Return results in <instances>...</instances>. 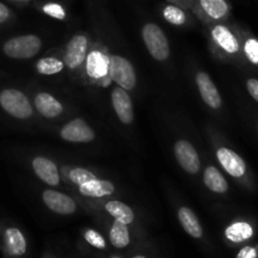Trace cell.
Segmentation results:
<instances>
[{
  "instance_id": "obj_31",
  "label": "cell",
  "mask_w": 258,
  "mask_h": 258,
  "mask_svg": "<svg viewBox=\"0 0 258 258\" xmlns=\"http://www.w3.org/2000/svg\"><path fill=\"white\" fill-rule=\"evenodd\" d=\"M257 257V252L256 249L252 248V247H244L239 251L238 256L237 258H256Z\"/></svg>"
},
{
  "instance_id": "obj_36",
  "label": "cell",
  "mask_w": 258,
  "mask_h": 258,
  "mask_svg": "<svg viewBox=\"0 0 258 258\" xmlns=\"http://www.w3.org/2000/svg\"><path fill=\"white\" fill-rule=\"evenodd\" d=\"M111 258H120V257H111Z\"/></svg>"
},
{
  "instance_id": "obj_28",
  "label": "cell",
  "mask_w": 258,
  "mask_h": 258,
  "mask_svg": "<svg viewBox=\"0 0 258 258\" xmlns=\"http://www.w3.org/2000/svg\"><path fill=\"white\" fill-rule=\"evenodd\" d=\"M85 238H86V241L91 244V246L96 247V248L103 249L106 247V242H105V239H103V237L101 236L98 232L93 231V229H88V231L86 232Z\"/></svg>"
},
{
  "instance_id": "obj_5",
  "label": "cell",
  "mask_w": 258,
  "mask_h": 258,
  "mask_svg": "<svg viewBox=\"0 0 258 258\" xmlns=\"http://www.w3.org/2000/svg\"><path fill=\"white\" fill-rule=\"evenodd\" d=\"M174 151H175L176 160L184 170L190 174L198 173L201 169V161H199L198 153L190 143L185 140H179L175 144Z\"/></svg>"
},
{
  "instance_id": "obj_20",
  "label": "cell",
  "mask_w": 258,
  "mask_h": 258,
  "mask_svg": "<svg viewBox=\"0 0 258 258\" xmlns=\"http://www.w3.org/2000/svg\"><path fill=\"white\" fill-rule=\"evenodd\" d=\"M202 10L212 19H222L228 14L226 0H199Z\"/></svg>"
},
{
  "instance_id": "obj_15",
  "label": "cell",
  "mask_w": 258,
  "mask_h": 258,
  "mask_svg": "<svg viewBox=\"0 0 258 258\" xmlns=\"http://www.w3.org/2000/svg\"><path fill=\"white\" fill-rule=\"evenodd\" d=\"M86 59H87V62H86V70H87V73L91 77L101 80V78L107 75L108 60L102 53L97 52V50L91 52Z\"/></svg>"
},
{
  "instance_id": "obj_17",
  "label": "cell",
  "mask_w": 258,
  "mask_h": 258,
  "mask_svg": "<svg viewBox=\"0 0 258 258\" xmlns=\"http://www.w3.org/2000/svg\"><path fill=\"white\" fill-rule=\"evenodd\" d=\"M212 35H213L217 44L221 45L226 52L228 53L238 52L239 49L238 40L234 38V35L232 34L231 30H229L228 28L223 27V25H217V27H214L213 32H212Z\"/></svg>"
},
{
  "instance_id": "obj_9",
  "label": "cell",
  "mask_w": 258,
  "mask_h": 258,
  "mask_svg": "<svg viewBox=\"0 0 258 258\" xmlns=\"http://www.w3.org/2000/svg\"><path fill=\"white\" fill-rule=\"evenodd\" d=\"M43 202L50 211L63 216L72 214L76 211V203L73 199L59 191L45 190L43 193Z\"/></svg>"
},
{
  "instance_id": "obj_16",
  "label": "cell",
  "mask_w": 258,
  "mask_h": 258,
  "mask_svg": "<svg viewBox=\"0 0 258 258\" xmlns=\"http://www.w3.org/2000/svg\"><path fill=\"white\" fill-rule=\"evenodd\" d=\"M80 191L86 197H93V198H100V197L110 196L115 191V186L112 183L107 180H98V179H93V180L88 181V183L80 185Z\"/></svg>"
},
{
  "instance_id": "obj_27",
  "label": "cell",
  "mask_w": 258,
  "mask_h": 258,
  "mask_svg": "<svg viewBox=\"0 0 258 258\" xmlns=\"http://www.w3.org/2000/svg\"><path fill=\"white\" fill-rule=\"evenodd\" d=\"M42 9L45 14L52 18H55V19L62 20L66 18L64 8L60 4H58V3H47V4L43 5Z\"/></svg>"
},
{
  "instance_id": "obj_8",
  "label": "cell",
  "mask_w": 258,
  "mask_h": 258,
  "mask_svg": "<svg viewBox=\"0 0 258 258\" xmlns=\"http://www.w3.org/2000/svg\"><path fill=\"white\" fill-rule=\"evenodd\" d=\"M217 158L224 168V170L234 178H241L246 173V163L243 159L228 148H221L217 151Z\"/></svg>"
},
{
  "instance_id": "obj_7",
  "label": "cell",
  "mask_w": 258,
  "mask_h": 258,
  "mask_svg": "<svg viewBox=\"0 0 258 258\" xmlns=\"http://www.w3.org/2000/svg\"><path fill=\"white\" fill-rule=\"evenodd\" d=\"M87 38L85 35H76L68 43L67 50H66L64 62L71 70H76L82 64L86 59V52H87Z\"/></svg>"
},
{
  "instance_id": "obj_22",
  "label": "cell",
  "mask_w": 258,
  "mask_h": 258,
  "mask_svg": "<svg viewBox=\"0 0 258 258\" xmlns=\"http://www.w3.org/2000/svg\"><path fill=\"white\" fill-rule=\"evenodd\" d=\"M106 211L111 214L112 217H115L117 221L122 222L125 224H130L134 222V212L130 207H127L126 204L121 203V202L112 201L108 202L106 204Z\"/></svg>"
},
{
  "instance_id": "obj_2",
  "label": "cell",
  "mask_w": 258,
  "mask_h": 258,
  "mask_svg": "<svg viewBox=\"0 0 258 258\" xmlns=\"http://www.w3.org/2000/svg\"><path fill=\"white\" fill-rule=\"evenodd\" d=\"M0 106L5 112L17 118H28L33 113L27 96L15 88H7L0 92Z\"/></svg>"
},
{
  "instance_id": "obj_6",
  "label": "cell",
  "mask_w": 258,
  "mask_h": 258,
  "mask_svg": "<svg viewBox=\"0 0 258 258\" xmlns=\"http://www.w3.org/2000/svg\"><path fill=\"white\" fill-rule=\"evenodd\" d=\"M60 136L71 143H90L95 139V133L82 118H75L60 130Z\"/></svg>"
},
{
  "instance_id": "obj_33",
  "label": "cell",
  "mask_w": 258,
  "mask_h": 258,
  "mask_svg": "<svg viewBox=\"0 0 258 258\" xmlns=\"http://www.w3.org/2000/svg\"><path fill=\"white\" fill-rule=\"evenodd\" d=\"M134 258H145V257H143V256H136V257H134Z\"/></svg>"
},
{
  "instance_id": "obj_13",
  "label": "cell",
  "mask_w": 258,
  "mask_h": 258,
  "mask_svg": "<svg viewBox=\"0 0 258 258\" xmlns=\"http://www.w3.org/2000/svg\"><path fill=\"white\" fill-rule=\"evenodd\" d=\"M3 242L4 247L9 254L14 257L23 256L27 251V242H25L24 236L18 228H7L3 234Z\"/></svg>"
},
{
  "instance_id": "obj_23",
  "label": "cell",
  "mask_w": 258,
  "mask_h": 258,
  "mask_svg": "<svg viewBox=\"0 0 258 258\" xmlns=\"http://www.w3.org/2000/svg\"><path fill=\"white\" fill-rule=\"evenodd\" d=\"M110 241L116 248H123L130 243V233L127 226L116 219L110 232Z\"/></svg>"
},
{
  "instance_id": "obj_11",
  "label": "cell",
  "mask_w": 258,
  "mask_h": 258,
  "mask_svg": "<svg viewBox=\"0 0 258 258\" xmlns=\"http://www.w3.org/2000/svg\"><path fill=\"white\" fill-rule=\"evenodd\" d=\"M197 85H198L199 92H201L202 98L204 102L212 108H219L222 105V98L219 95L218 90H217L216 85L213 81L211 80L207 73L201 72L197 75Z\"/></svg>"
},
{
  "instance_id": "obj_3",
  "label": "cell",
  "mask_w": 258,
  "mask_h": 258,
  "mask_svg": "<svg viewBox=\"0 0 258 258\" xmlns=\"http://www.w3.org/2000/svg\"><path fill=\"white\" fill-rule=\"evenodd\" d=\"M143 38L146 48L156 60H165L170 54L166 35L154 23H149L143 28Z\"/></svg>"
},
{
  "instance_id": "obj_35",
  "label": "cell",
  "mask_w": 258,
  "mask_h": 258,
  "mask_svg": "<svg viewBox=\"0 0 258 258\" xmlns=\"http://www.w3.org/2000/svg\"><path fill=\"white\" fill-rule=\"evenodd\" d=\"M171 2H178V0H171Z\"/></svg>"
},
{
  "instance_id": "obj_14",
  "label": "cell",
  "mask_w": 258,
  "mask_h": 258,
  "mask_svg": "<svg viewBox=\"0 0 258 258\" xmlns=\"http://www.w3.org/2000/svg\"><path fill=\"white\" fill-rule=\"evenodd\" d=\"M35 108L47 118H54L62 113L63 107L59 101L50 96L49 93H38L34 98Z\"/></svg>"
},
{
  "instance_id": "obj_34",
  "label": "cell",
  "mask_w": 258,
  "mask_h": 258,
  "mask_svg": "<svg viewBox=\"0 0 258 258\" xmlns=\"http://www.w3.org/2000/svg\"><path fill=\"white\" fill-rule=\"evenodd\" d=\"M17 2H25V0H17Z\"/></svg>"
},
{
  "instance_id": "obj_19",
  "label": "cell",
  "mask_w": 258,
  "mask_h": 258,
  "mask_svg": "<svg viewBox=\"0 0 258 258\" xmlns=\"http://www.w3.org/2000/svg\"><path fill=\"white\" fill-rule=\"evenodd\" d=\"M204 184L214 193H226L228 190V184L222 175L221 171L214 166H208L204 171Z\"/></svg>"
},
{
  "instance_id": "obj_10",
  "label": "cell",
  "mask_w": 258,
  "mask_h": 258,
  "mask_svg": "<svg viewBox=\"0 0 258 258\" xmlns=\"http://www.w3.org/2000/svg\"><path fill=\"white\" fill-rule=\"evenodd\" d=\"M112 105L115 108L116 115L118 116V118L121 120V122L131 123L134 121V107L133 102H131V98L128 96V93L126 92V90L123 88L117 87L112 91Z\"/></svg>"
},
{
  "instance_id": "obj_21",
  "label": "cell",
  "mask_w": 258,
  "mask_h": 258,
  "mask_svg": "<svg viewBox=\"0 0 258 258\" xmlns=\"http://www.w3.org/2000/svg\"><path fill=\"white\" fill-rule=\"evenodd\" d=\"M253 236V229L246 222H237L226 229V237L232 242H243Z\"/></svg>"
},
{
  "instance_id": "obj_29",
  "label": "cell",
  "mask_w": 258,
  "mask_h": 258,
  "mask_svg": "<svg viewBox=\"0 0 258 258\" xmlns=\"http://www.w3.org/2000/svg\"><path fill=\"white\" fill-rule=\"evenodd\" d=\"M244 52L247 57L254 64H258V40L257 39H248L244 45Z\"/></svg>"
},
{
  "instance_id": "obj_12",
  "label": "cell",
  "mask_w": 258,
  "mask_h": 258,
  "mask_svg": "<svg viewBox=\"0 0 258 258\" xmlns=\"http://www.w3.org/2000/svg\"><path fill=\"white\" fill-rule=\"evenodd\" d=\"M34 173L42 179L44 183L50 186H57L59 184V174L58 169L53 161L47 158H35L33 160Z\"/></svg>"
},
{
  "instance_id": "obj_24",
  "label": "cell",
  "mask_w": 258,
  "mask_h": 258,
  "mask_svg": "<svg viewBox=\"0 0 258 258\" xmlns=\"http://www.w3.org/2000/svg\"><path fill=\"white\" fill-rule=\"evenodd\" d=\"M63 70V63L57 58H42L37 63V71L42 75H55Z\"/></svg>"
},
{
  "instance_id": "obj_25",
  "label": "cell",
  "mask_w": 258,
  "mask_h": 258,
  "mask_svg": "<svg viewBox=\"0 0 258 258\" xmlns=\"http://www.w3.org/2000/svg\"><path fill=\"white\" fill-rule=\"evenodd\" d=\"M163 15L169 23L174 25H183L186 22V15L179 7L175 5H168L164 8Z\"/></svg>"
},
{
  "instance_id": "obj_1",
  "label": "cell",
  "mask_w": 258,
  "mask_h": 258,
  "mask_svg": "<svg viewBox=\"0 0 258 258\" xmlns=\"http://www.w3.org/2000/svg\"><path fill=\"white\" fill-rule=\"evenodd\" d=\"M42 42L37 35L27 34L10 38L3 45V52L14 59H28L39 52Z\"/></svg>"
},
{
  "instance_id": "obj_30",
  "label": "cell",
  "mask_w": 258,
  "mask_h": 258,
  "mask_svg": "<svg viewBox=\"0 0 258 258\" xmlns=\"http://www.w3.org/2000/svg\"><path fill=\"white\" fill-rule=\"evenodd\" d=\"M247 90H248L249 95L258 102V80H256V78H249L247 81Z\"/></svg>"
},
{
  "instance_id": "obj_4",
  "label": "cell",
  "mask_w": 258,
  "mask_h": 258,
  "mask_svg": "<svg viewBox=\"0 0 258 258\" xmlns=\"http://www.w3.org/2000/svg\"><path fill=\"white\" fill-rule=\"evenodd\" d=\"M107 73L111 80L123 90H133L136 85V75L134 67L126 58L112 55L108 60Z\"/></svg>"
},
{
  "instance_id": "obj_26",
  "label": "cell",
  "mask_w": 258,
  "mask_h": 258,
  "mask_svg": "<svg viewBox=\"0 0 258 258\" xmlns=\"http://www.w3.org/2000/svg\"><path fill=\"white\" fill-rule=\"evenodd\" d=\"M70 179L73 181V183L77 184V185H83V184L88 183V181L93 180V179L96 178L91 171L86 170V169L83 168H77V169H73V170L71 171Z\"/></svg>"
},
{
  "instance_id": "obj_18",
  "label": "cell",
  "mask_w": 258,
  "mask_h": 258,
  "mask_svg": "<svg viewBox=\"0 0 258 258\" xmlns=\"http://www.w3.org/2000/svg\"><path fill=\"white\" fill-rule=\"evenodd\" d=\"M178 217L186 233L190 234L194 238H201L203 236V229H202L201 223H199L198 218L191 209L183 207V208L179 209Z\"/></svg>"
},
{
  "instance_id": "obj_32",
  "label": "cell",
  "mask_w": 258,
  "mask_h": 258,
  "mask_svg": "<svg viewBox=\"0 0 258 258\" xmlns=\"http://www.w3.org/2000/svg\"><path fill=\"white\" fill-rule=\"evenodd\" d=\"M9 17H10L9 8H8L5 4H3V3H0V24L7 22V20L9 19Z\"/></svg>"
}]
</instances>
